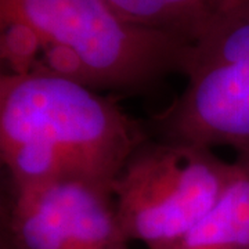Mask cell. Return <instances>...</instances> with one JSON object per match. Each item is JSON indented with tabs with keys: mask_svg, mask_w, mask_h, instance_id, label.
I'll list each match as a JSON object with an SVG mask.
<instances>
[{
	"mask_svg": "<svg viewBox=\"0 0 249 249\" xmlns=\"http://www.w3.org/2000/svg\"><path fill=\"white\" fill-rule=\"evenodd\" d=\"M148 139L112 100L43 70L0 78V157L11 188L83 181L112 193Z\"/></svg>",
	"mask_w": 249,
	"mask_h": 249,
	"instance_id": "1",
	"label": "cell"
},
{
	"mask_svg": "<svg viewBox=\"0 0 249 249\" xmlns=\"http://www.w3.org/2000/svg\"><path fill=\"white\" fill-rule=\"evenodd\" d=\"M0 22H21L40 42L35 70L90 89L140 91L183 72L191 43L126 21L104 0H0Z\"/></svg>",
	"mask_w": 249,
	"mask_h": 249,
	"instance_id": "2",
	"label": "cell"
},
{
	"mask_svg": "<svg viewBox=\"0 0 249 249\" xmlns=\"http://www.w3.org/2000/svg\"><path fill=\"white\" fill-rule=\"evenodd\" d=\"M181 94L155 118L160 139L229 147L249 160V0L220 10L190 47Z\"/></svg>",
	"mask_w": 249,
	"mask_h": 249,
	"instance_id": "3",
	"label": "cell"
},
{
	"mask_svg": "<svg viewBox=\"0 0 249 249\" xmlns=\"http://www.w3.org/2000/svg\"><path fill=\"white\" fill-rule=\"evenodd\" d=\"M234 169L211 148L148 137L112 186L126 237L147 249L172 245L217 205Z\"/></svg>",
	"mask_w": 249,
	"mask_h": 249,
	"instance_id": "4",
	"label": "cell"
},
{
	"mask_svg": "<svg viewBox=\"0 0 249 249\" xmlns=\"http://www.w3.org/2000/svg\"><path fill=\"white\" fill-rule=\"evenodd\" d=\"M1 232L17 249H132L112 193L72 180L11 188Z\"/></svg>",
	"mask_w": 249,
	"mask_h": 249,
	"instance_id": "5",
	"label": "cell"
},
{
	"mask_svg": "<svg viewBox=\"0 0 249 249\" xmlns=\"http://www.w3.org/2000/svg\"><path fill=\"white\" fill-rule=\"evenodd\" d=\"M231 181L202 220L163 249H249V160L237 158Z\"/></svg>",
	"mask_w": 249,
	"mask_h": 249,
	"instance_id": "6",
	"label": "cell"
},
{
	"mask_svg": "<svg viewBox=\"0 0 249 249\" xmlns=\"http://www.w3.org/2000/svg\"><path fill=\"white\" fill-rule=\"evenodd\" d=\"M126 21L194 43L212 18L234 0H104Z\"/></svg>",
	"mask_w": 249,
	"mask_h": 249,
	"instance_id": "7",
	"label": "cell"
},
{
	"mask_svg": "<svg viewBox=\"0 0 249 249\" xmlns=\"http://www.w3.org/2000/svg\"><path fill=\"white\" fill-rule=\"evenodd\" d=\"M0 53L9 67L6 73H27L35 70L40 42L36 34L21 22H1Z\"/></svg>",
	"mask_w": 249,
	"mask_h": 249,
	"instance_id": "8",
	"label": "cell"
},
{
	"mask_svg": "<svg viewBox=\"0 0 249 249\" xmlns=\"http://www.w3.org/2000/svg\"><path fill=\"white\" fill-rule=\"evenodd\" d=\"M0 249H17V247L11 242L9 237L1 232V238H0Z\"/></svg>",
	"mask_w": 249,
	"mask_h": 249,
	"instance_id": "9",
	"label": "cell"
}]
</instances>
